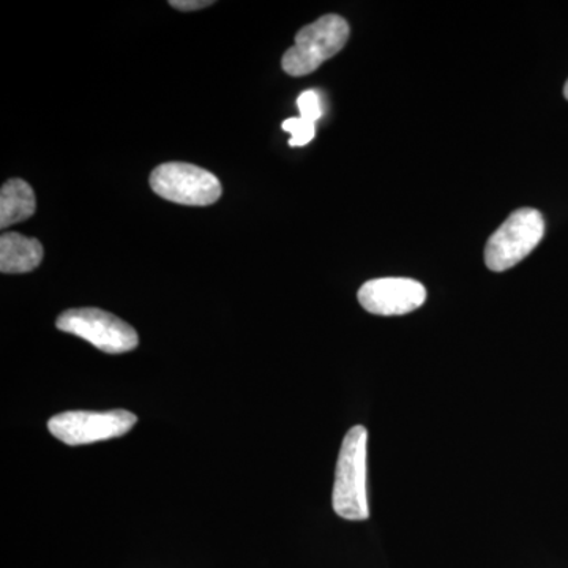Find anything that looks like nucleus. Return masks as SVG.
<instances>
[{"instance_id": "nucleus-11", "label": "nucleus", "mask_w": 568, "mask_h": 568, "mask_svg": "<svg viewBox=\"0 0 568 568\" xmlns=\"http://www.w3.org/2000/svg\"><path fill=\"white\" fill-rule=\"evenodd\" d=\"M301 118L305 121L316 123L323 118V104L316 91H305L297 100Z\"/></svg>"}, {"instance_id": "nucleus-3", "label": "nucleus", "mask_w": 568, "mask_h": 568, "mask_svg": "<svg viewBox=\"0 0 568 568\" xmlns=\"http://www.w3.org/2000/svg\"><path fill=\"white\" fill-rule=\"evenodd\" d=\"M544 234L541 213L536 209H519L489 237L485 264L493 272L508 271L537 248Z\"/></svg>"}, {"instance_id": "nucleus-5", "label": "nucleus", "mask_w": 568, "mask_h": 568, "mask_svg": "<svg viewBox=\"0 0 568 568\" xmlns=\"http://www.w3.org/2000/svg\"><path fill=\"white\" fill-rule=\"evenodd\" d=\"M153 193L163 200L182 205L215 204L222 197V182L215 174L190 163L171 162L160 164L152 171Z\"/></svg>"}, {"instance_id": "nucleus-6", "label": "nucleus", "mask_w": 568, "mask_h": 568, "mask_svg": "<svg viewBox=\"0 0 568 568\" xmlns=\"http://www.w3.org/2000/svg\"><path fill=\"white\" fill-rule=\"evenodd\" d=\"M138 417L130 410H67L48 422V429L67 446H85L126 435Z\"/></svg>"}, {"instance_id": "nucleus-9", "label": "nucleus", "mask_w": 568, "mask_h": 568, "mask_svg": "<svg viewBox=\"0 0 568 568\" xmlns=\"http://www.w3.org/2000/svg\"><path fill=\"white\" fill-rule=\"evenodd\" d=\"M36 193L28 182L11 179L3 183L0 192V227L7 230L13 224L26 222L36 213Z\"/></svg>"}, {"instance_id": "nucleus-2", "label": "nucleus", "mask_w": 568, "mask_h": 568, "mask_svg": "<svg viewBox=\"0 0 568 568\" xmlns=\"http://www.w3.org/2000/svg\"><path fill=\"white\" fill-rule=\"evenodd\" d=\"M349 24L342 17L327 14L305 26L295 36V43L283 55V70L291 77H305L320 69L345 48Z\"/></svg>"}, {"instance_id": "nucleus-13", "label": "nucleus", "mask_w": 568, "mask_h": 568, "mask_svg": "<svg viewBox=\"0 0 568 568\" xmlns=\"http://www.w3.org/2000/svg\"><path fill=\"white\" fill-rule=\"evenodd\" d=\"M564 95H566V99L568 100V81L566 82V88H564Z\"/></svg>"}, {"instance_id": "nucleus-7", "label": "nucleus", "mask_w": 568, "mask_h": 568, "mask_svg": "<svg viewBox=\"0 0 568 568\" xmlns=\"http://www.w3.org/2000/svg\"><path fill=\"white\" fill-rule=\"evenodd\" d=\"M358 302L377 316H402L416 312L426 301L424 284L410 278H377L358 291Z\"/></svg>"}, {"instance_id": "nucleus-10", "label": "nucleus", "mask_w": 568, "mask_h": 568, "mask_svg": "<svg viewBox=\"0 0 568 568\" xmlns=\"http://www.w3.org/2000/svg\"><path fill=\"white\" fill-rule=\"evenodd\" d=\"M282 126L284 132L291 133V148H304L315 138V123L305 121V119L291 118L284 121Z\"/></svg>"}, {"instance_id": "nucleus-8", "label": "nucleus", "mask_w": 568, "mask_h": 568, "mask_svg": "<svg viewBox=\"0 0 568 568\" xmlns=\"http://www.w3.org/2000/svg\"><path fill=\"white\" fill-rule=\"evenodd\" d=\"M43 245L37 239L18 233L0 237V272L2 274H28L43 261Z\"/></svg>"}, {"instance_id": "nucleus-4", "label": "nucleus", "mask_w": 568, "mask_h": 568, "mask_svg": "<svg viewBox=\"0 0 568 568\" xmlns=\"http://www.w3.org/2000/svg\"><path fill=\"white\" fill-rule=\"evenodd\" d=\"M55 327L108 354L130 353L140 343L132 325L100 308L67 310L58 317Z\"/></svg>"}, {"instance_id": "nucleus-1", "label": "nucleus", "mask_w": 568, "mask_h": 568, "mask_svg": "<svg viewBox=\"0 0 568 568\" xmlns=\"http://www.w3.org/2000/svg\"><path fill=\"white\" fill-rule=\"evenodd\" d=\"M366 443L365 426L351 428L343 439L336 465L334 497L335 514L351 521H364L369 517L366 496Z\"/></svg>"}, {"instance_id": "nucleus-12", "label": "nucleus", "mask_w": 568, "mask_h": 568, "mask_svg": "<svg viewBox=\"0 0 568 568\" xmlns=\"http://www.w3.org/2000/svg\"><path fill=\"white\" fill-rule=\"evenodd\" d=\"M170 6L174 7L175 10L194 11L211 7L213 2L212 0H173V2H170Z\"/></svg>"}]
</instances>
